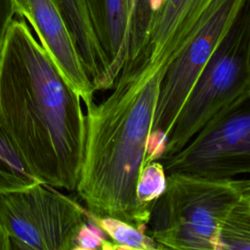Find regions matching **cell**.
Wrapping results in <instances>:
<instances>
[{
    "mask_svg": "<svg viewBox=\"0 0 250 250\" xmlns=\"http://www.w3.org/2000/svg\"><path fill=\"white\" fill-rule=\"evenodd\" d=\"M164 2L165 0H139L135 12L127 23L125 46L128 56L126 62L135 59L140 52L147 31Z\"/></svg>",
    "mask_w": 250,
    "mask_h": 250,
    "instance_id": "9a60e30c",
    "label": "cell"
},
{
    "mask_svg": "<svg viewBox=\"0 0 250 250\" xmlns=\"http://www.w3.org/2000/svg\"><path fill=\"white\" fill-rule=\"evenodd\" d=\"M15 18L10 0H0V43L11 21Z\"/></svg>",
    "mask_w": 250,
    "mask_h": 250,
    "instance_id": "ac0fdd59",
    "label": "cell"
},
{
    "mask_svg": "<svg viewBox=\"0 0 250 250\" xmlns=\"http://www.w3.org/2000/svg\"><path fill=\"white\" fill-rule=\"evenodd\" d=\"M167 185V174L159 160L146 162L137 186L139 212L144 223L148 226L153 207L163 194Z\"/></svg>",
    "mask_w": 250,
    "mask_h": 250,
    "instance_id": "5bb4252c",
    "label": "cell"
},
{
    "mask_svg": "<svg viewBox=\"0 0 250 250\" xmlns=\"http://www.w3.org/2000/svg\"><path fill=\"white\" fill-rule=\"evenodd\" d=\"M0 218L9 237L35 250H70L89 212L47 185L36 184L1 193Z\"/></svg>",
    "mask_w": 250,
    "mask_h": 250,
    "instance_id": "52a82bcc",
    "label": "cell"
},
{
    "mask_svg": "<svg viewBox=\"0 0 250 250\" xmlns=\"http://www.w3.org/2000/svg\"><path fill=\"white\" fill-rule=\"evenodd\" d=\"M42 184L31 172L15 143L0 123V194Z\"/></svg>",
    "mask_w": 250,
    "mask_h": 250,
    "instance_id": "7c38bea8",
    "label": "cell"
},
{
    "mask_svg": "<svg viewBox=\"0 0 250 250\" xmlns=\"http://www.w3.org/2000/svg\"><path fill=\"white\" fill-rule=\"evenodd\" d=\"M89 218L117 245L135 250H156L159 247L146 232L119 219L97 217L90 213Z\"/></svg>",
    "mask_w": 250,
    "mask_h": 250,
    "instance_id": "2e32d148",
    "label": "cell"
},
{
    "mask_svg": "<svg viewBox=\"0 0 250 250\" xmlns=\"http://www.w3.org/2000/svg\"><path fill=\"white\" fill-rule=\"evenodd\" d=\"M9 236L3 227L1 218H0V250H9Z\"/></svg>",
    "mask_w": 250,
    "mask_h": 250,
    "instance_id": "ffe728a7",
    "label": "cell"
},
{
    "mask_svg": "<svg viewBox=\"0 0 250 250\" xmlns=\"http://www.w3.org/2000/svg\"><path fill=\"white\" fill-rule=\"evenodd\" d=\"M247 9H248V14H249V20H250V0H247Z\"/></svg>",
    "mask_w": 250,
    "mask_h": 250,
    "instance_id": "cb8c5ba5",
    "label": "cell"
},
{
    "mask_svg": "<svg viewBox=\"0 0 250 250\" xmlns=\"http://www.w3.org/2000/svg\"><path fill=\"white\" fill-rule=\"evenodd\" d=\"M215 250H250V200L243 197L224 221Z\"/></svg>",
    "mask_w": 250,
    "mask_h": 250,
    "instance_id": "4fadbf2b",
    "label": "cell"
},
{
    "mask_svg": "<svg viewBox=\"0 0 250 250\" xmlns=\"http://www.w3.org/2000/svg\"><path fill=\"white\" fill-rule=\"evenodd\" d=\"M98 42L108 61L105 90L112 89L127 61V0H84Z\"/></svg>",
    "mask_w": 250,
    "mask_h": 250,
    "instance_id": "30bf717a",
    "label": "cell"
},
{
    "mask_svg": "<svg viewBox=\"0 0 250 250\" xmlns=\"http://www.w3.org/2000/svg\"><path fill=\"white\" fill-rule=\"evenodd\" d=\"M243 197L250 200V179L245 180V187L243 190Z\"/></svg>",
    "mask_w": 250,
    "mask_h": 250,
    "instance_id": "44dd1931",
    "label": "cell"
},
{
    "mask_svg": "<svg viewBox=\"0 0 250 250\" xmlns=\"http://www.w3.org/2000/svg\"><path fill=\"white\" fill-rule=\"evenodd\" d=\"M214 1L165 0L140 52L124 64L116 81L141 86L157 74L164 75L199 30Z\"/></svg>",
    "mask_w": 250,
    "mask_h": 250,
    "instance_id": "ba28073f",
    "label": "cell"
},
{
    "mask_svg": "<svg viewBox=\"0 0 250 250\" xmlns=\"http://www.w3.org/2000/svg\"><path fill=\"white\" fill-rule=\"evenodd\" d=\"M247 0H215L185 49L167 67L159 88L146 162L159 160L191 89Z\"/></svg>",
    "mask_w": 250,
    "mask_h": 250,
    "instance_id": "5b68a950",
    "label": "cell"
},
{
    "mask_svg": "<svg viewBox=\"0 0 250 250\" xmlns=\"http://www.w3.org/2000/svg\"><path fill=\"white\" fill-rule=\"evenodd\" d=\"M0 123L44 185L76 189L86 143L80 97L22 19L0 43Z\"/></svg>",
    "mask_w": 250,
    "mask_h": 250,
    "instance_id": "6da1fadb",
    "label": "cell"
},
{
    "mask_svg": "<svg viewBox=\"0 0 250 250\" xmlns=\"http://www.w3.org/2000/svg\"><path fill=\"white\" fill-rule=\"evenodd\" d=\"M244 187L245 179L167 174L146 233L164 250H215L221 227Z\"/></svg>",
    "mask_w": 250,
    "mask_h": 250,
    "instance_id": "3957f363",
    "label": "cell"
},
{
    "mask_svg": "<svg viewBox=\"0 0 250 250\" xmlns=\"http://www.w3.org/2000/svg\"><path fill=\"white\" fill-rule=\"evenodd\" d=\"M14 15L28 21L42 48L86 107L95 88L58 0H10Z\"/></svg>",
    "mask_w": 250,
    "mask_h": 250,
    "instance_id": "9c48e42d",
    "label": "cell"
},
{
    "mask_svg": "<svg viewBox=\"0 0 250 250\" xmlns=\"http://www.w3.org/2000/svg\"><path fill=\"white\" fill-rule=\"evenodd\" d=\"M105 239V233L89 218L78 229L74 243L78 246L98 249Z\"/></svg>",
    "mask_w": 250,
    "mask_h": 250,
    "instance_id": "e0dca14e",
    "label": "cell"
},
{
    "mask_svg": "<svg viewBox=\"0 0 250 250\" xmlns=\"http://www.w3.org/2000/svg\"><path fill=\"white\" fill-rule=\"evenodd\" d=\"M9 250H35L32 247L28 246L27 244L20 241L17 238L9 237Z\"/></svg>",
    "mask_w": 250,
    "mask_h": 250,
    "instance_id": "d6986e66",
    "label": "cell"
},
{
    "mask_svg": "<svg viewBox=\"0 0 250 250\" xmlns=\"http://www.w3.org/2000/svg\"><path fill=\"white\" fill-rule=\"evenodd\" d=\"M70 250H98V249H92V248H86V247H82V246H78L75 245L73 246Z\"/></svg>",
    "mask_w": 250,
    "mask_h": 250,
    "instance_id": "603a6c76",
    "label": "cell"
},
{
    "mask_svg": "<svg viewBox=\"0 0 250 250\" xmlns=\"http://www.w3.org/2000/svg\"><path fill=\"white\" fill-rule=\"evenodd\" d=\"M114 243V242H113ZM115 244V243H114ZM115 248H116V250H135V249H131V248H128V247H125V246H121V245H117V244H115ZM156 250H164L163 248H161V247H158Z\"/></svg>",
    "mask_w": 250,
    "mask_h": 250,
    "instance_id": "7402d4cb",
    "label": "cell"
},
{
    "mask_svg": "<svg viewBox=\"0 0 250 250\" xmlns=\"http://www.w3.org/2000/svg\"><path fill=\"white\" fill-rule=\"evenodd\" d=\"M95 91L105 90L108 61L95 35L84 0H58Z\"/></svg>",
    "mask_w": 250,
    "mask_h": 250,
    "instance_id": "8fae6325",
    "label": "cell"
},
{
    "mask_svg": "<svg viewBox=\"0 0 250 250\" xmlns=\"http://www.w3.org/2000/svg\"><path fill=\"white\" fill-rule=\"evenodd\" d=\"M160 162L166 174L211 179L250 175V92L218 113L178 153Z\"/></svg>",
    "mask_w": 250,
    "mask_h": 250,
    "instance_id": "8992f818",
    "label": "cell"
},
{
    "mask_svg": "<svg viewBox=\"0 0 250 250\" xmlns=\"http://www.w3.org/2000/svg\"><path fill=\"white\" fill-rule=\"evenodd\" d=\"M250 92L247 1L185 102L159 159L183 149L218 113Z\"/></svg>",
    "mask_w": 250,
    "mask_h": 250,
    "instance_id": "277c9868",
    "label": "cell"
},
{
    "mask_svg": "<svg viewBox=\"0 0 250 250\" xmlns=\"http://www.w3.org/2000/svg\"><path fill=\"white\" fill-rule=\"evenodd\" d=\"M163 74L142 86L115 82L111 94L87 106L86 143L76 190L88 212L111 217L146 232L137 186L146 163L148 141Z\"/></svg>",
    "mask_w": 250,
    "mask_h": 250,
    "instance_id": "7a4b0ae2",
    "label": "cell"
}]
</instances>
